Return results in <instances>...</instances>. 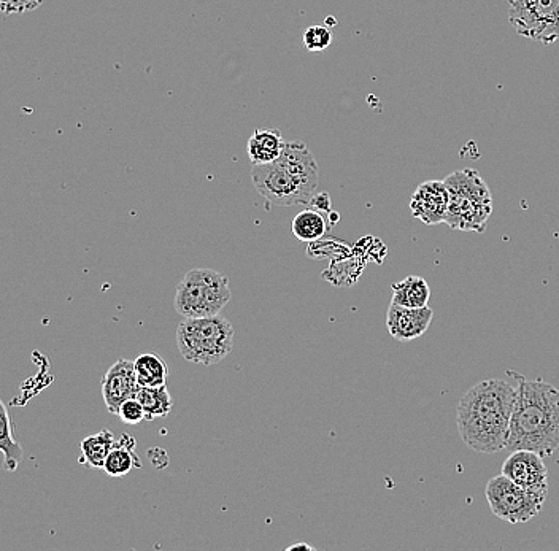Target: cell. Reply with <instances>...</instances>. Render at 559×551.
<instances>
[{
    "mask_svg": "<svg viewBox=\"0 0 559 551\" xmlns=\"http://www.w3.org/2000/svg\"><path fill=\"white\" fill-rule=\"evenodd\" d=\"M429 297H431V288L425 278L410 275L402 282L394 283L391 302L410 309H420L428 305Z\"/></svg>",
    "mask_w": 559,
    "mask_h": 551,
    "instance_id": "cell-17",
    "label": "cell"
},
{
    "mask_svg": "<svg viewBox=\"0 0 559 551\" xmlns=\"http://www.w3.org/2000/svg\"><path fill=\"white\" fill-rule=\"evenodd\" d=\"M118 440L115 439L112 432L108 429H102L101 432L93 434V436L85 437L81 440L80 450L81 456L78 461L88 469H102L105 459L110 455V451L115 447Z\"/></svg>",
    "mask_w": 559,
    "mask_h": 551,
    "instance_id": "cell-15",
    "label": "cell"
},
{
    "mask_svg": "<svg viewBox=\"0 0 559 551\" xmlns=\"http://www.w3.org/2000/svg\"><path fill=\"white\" fill-rule=\"evenodd\" d=\"M332 43V31L328 26L307 27L304 31V47L313 53L326 50Z\"/></svg>",
    "mask_w": 559,
    "mask_h": 551,
    "instance_id": "cell-21",
    "label": "cell"
},
{
    "mask_svg": "<svg viewBox=\"0 0 559 551\" xmlns=\"http://www.w3.org/2000/svg\"><path fill=\"white\" fill-rule=\"evenodd\" d=\"M140 467H142V463H140L139 456L135 453V440L129 434H123L121 439L116 442L113 450L110 451V455L105 459L102 471L108 477H124V475H128L134 469H140Z\"/></svg>",
    "mask_w": 559,
    "mask_h": 551,
    "instance_id": "cell-14",
    "label": "cell"
},
{
    "mask_svg": "<svg viewBox=\"0 0 559 551\" xmlns=\"http://www.w3.org/2000/svg\"><path fill=\"white\" fill-rule=\"evenodd\" d=\"M137 383L145 388L167 385L169 367L161 356L155 353H145L134 361Z\"/></svg>",
    "mask_w": 559,
    "mask_h": 551,
    "instance_id": "cell-18",
    "label": "cell"
},
{
    "mask_svg": "<svg viewBox=\"0 0 559 551\" xmlns=\"http://www.w3.org/2000/svg\"><path fill=\"white\" fill-rule=\"evenodd\" d=\"M448 202H450V196H448L444 180L442 182L429 180V182L421 183L410 197V213L413 218H417L426 226H436V224L445 223Z\"/></svg>",
    "mask_w": 559,
    "mask_h": 551,
    "instance_id": "cell-10",
    "label": "cell"
},
{
    "mask_svg": "<svg viewBox=\"0 0 559 551\" xmlns=\"http://www.w3.org/2000/svg\"><path fill=\"white\" fill-rule=\"evenodd\" d=\"M502 474L521 488L536 494L540 501L548 496V471L544 458L531 450H513L509 458L502 464Z\"/></svg>",
    "mask_w": 559,
    "mask_h": 551,
    "instance_id": "cell-9",
    "label": "cell"
},
{
    "mask_svg": "<svg viewBox=\"0 0 559 551\" xmlns=\"http://www.w3.org/2000/svg\"><path fill=\"white\" fill-rule=\"evenodd\" d=\"M310 205H312L313 209L320 210V212H331V199H329L328 193L313 196Z\"/></svg>",
    "mask_w": 559,
    "mask_h": 551,
    "instance_id": "cell-24",
    "label": "cell"
},
{
    "mask_svg": "<svg viewBox=\"0 0 559 551\" xmlns=\"http://www.w3.org/2000/svg\"><path fill=\"white\" fill-rule=\"evenodd\" d=\"M329 226L326 216L320 210L310 209L302 210L297 213L291 223V232L297 240L301 242L313 243L323 239L328 234Z\"/></svg>",
    "mask_w": 559,
    "mask_h": 551,
    "instance_id": "cell-16",
    "label": "cell"
},
{
    "mask_svg": "<svg viewBox=\"0 0 559 551\" xmlns=\"http://www.w3.org/2000/svg\"><path fill=\"white\" fill-rule=\"evenodd\" d=\"M43 0H0V8L4 15H21L34 12L42 7Z\"/></svg>",
    "mask_w": 559,
    "mask_h": 551,
    "instance_id": "cell-23",
    "label": "cell"
},
{
    "mask_svg": "<svg viewBox=\"0 0 559 551\" xmlns=\"http://www.w3.org/2000/svg\"><path fill=\"white\" fill-rule=\"evenodd\" d=\"M318 180L317 161L301 140L286 143L285 151L277 161L251 169V182L256 191L267 202L280 207L310 204Z\"/></svg>",
    "mask_w": 559,
    "mask_h": 551,
    "instance_id": "cell-3",
    "label": "cell"
},
{
    "mask_svg": "<svg viewBox=\"0 0 559 551\" xmlns=\"http://www.w3.org/2000/svg\"><path fill=\"white\" fill-rule=\"evenodd\" d=\"M177 347L189 363L213 366L234 347V326L221 315L185 318L177 328Z\"/></svg>",
    "mask_w": 559,
    "mask_h": 551,
    "instance_id": "cell-5",
    "label": "cell"
},
{
    "mask_svg": "<svg viewBox=\"0 0 559 551\" xmlns=\"http://www.w3.org/2000/svg\"><path fill=\"white\" fill-rule=\"evenodd\" d=\"M286 143L278 129H256L247 143L248 158L253 166L277 161L285 151Z\"/></svg>",
    "mask_w": 559,
    "mask_h": 551,
    "instance_id": "cell-13",
    "label": "cell"
},
{
    "mask_svg": "<svg viewBox=\"0 0 559 551\" xmlns=\"http://www.w3.org/2000/svg\"><path fill=\"white\" fill-rule=\"evenodd\" d=\"M509 23L521 37L552 45L559 40V0H510Z\"/></svg>",
    "mask_w": 559,
    "mask_h": 551,
    "instance_id": "cell-8",
    "label": "cell"
},
{
    "mask_svg": "<svg viewBox=\"0 0 559 551\" xmlns=\"http://www.w3.org/2000/svg\"><path fill=\"white\" fill-rule=\"evenodd\" d=\"M118 417L121 418L123 423L135 426V424H140L143 420H147V413H145V409H143L139 399L129 397V399H126L121 404L120 410H118Z\"/></svg>",
    "mask_w": 559,
    "mask_h": 551,
    "instance_id": "cell-22",
    "label": "cell"
},
{
    "mask_svg": "<svg viewBox=\"0 0 559 551\" xmlns=\"http://www.w3.org/2000/svg\"><path fill=\"white\" fill-rule=\"evenodd\" d=\"M432 318H434V310L429 305L420 309H410L391 302L386 312V326L394 340L410 342L426 334Z\"/></svg>",
    "mask_w": 559,
    "mask_h": 551,
    "instance_id": "cell-11",
    "label": "cell"
},
{
    "mask_svg": "<svg viewBox=\"0 0 559 551\" xmlns=\"http://www.w3.org/2000/svg\"><path fill=\"white\" fill-rule=\"evenodd\" d=\"M102 397L108 412L118 415L121 404L129 397H134L135 390L139 388L137 375H135L134 361L120 359L116 361L107 374L102 378Z\"/></svg>",
    "mask_w": 559,
    "mask_h": 551,
    "instance_id": "cell-12",
    "label": "cell"
},
{
    "mask_svg": "<svg viewBox=\"0 0 559 551\" xmlns=\"http://www.w3.org/2000/svg\"><path fill=\"white\" fill-rule=\"evenodd\" d=\"M299 548H302V550H313V547H310L309 544H296V545H291V547L286 548V550H288V551H294V550H299Z\"/></svg>",
    "mask_w": 559,
    "mask_h": 551,
    "instance_id": "cell-25",
    "label": "cell"
},
{
    "mask_svg": "<svg viewBox=\"0 0 559 551\" xmlns=\"http://www.w3.org/2000/svg\"><path fill=\"white\" fill-rule=\"evenodd\" d=\"M0 450L5 456V469L15 472L23 461V447L15 439V426L8 417V410L4 404H0Z\"/></svg>",
    "mask_w": 559,
    "mask_h": 551,
    "instance_id": "cell-19",
    "label": "cell"
},
{
    "mask_svg": "<svg viewBox=\"0 0 559 551\" xmlns=\"http://www.w3.org/2000/svg\"><path fill=\"white\" fill-rule=\"evenodd\" d=\"M517 380V401L510 424V450H531L542 458L559 448V390L542 378L528 380L509 372Z\"/></svg>",
    "mask_w": 559,
    "mask_h": 551,
    "instance_id": "cell-2",
    "label": "cell"
},
{
    "mask_svg": "<svg viewBox=\"0 0 559 551\" xmlns=\"http://www.w3.org/2000/svg\"><path fill=\"white\" fill-rule=\"evenodd\" d=\"M229 280L213 269H191L178 283L174 307L185 318L220 315L231 302Z\"/></svg>",
    "mask_w": 559,
    "mask_h": 551,
    "instance_id": "cell-6",
    "label": "cell"
},
{
    "mask_svg": "<svg viewBox=\"0 0 559 551\" xmlns=\"http://www.w3.org/2000/svg\"><path fill=\"white\" fill-rule=\"evenodd\" d=\"M517 383L483 380L467 391L456 409L459 437L469 450L494 455L509 445Z\"/></svg>",
    "mask_w": 559,
    "mask_h": 551,
    "instance_id": "cell-1",
    "label": "cell"
},
{
    "mask_svg": "<svg viewBox=\"0 0 559 551\" xmlns=\"http://www.w3.org/2000/svg\"><path fill=\"white\" fill-rule=\"evenodd\" d=\"M444 182L450 196L445 224L456 231L485 232L493 213V194L482 175L474 169L455 170Z\"/></svg>",
    "mask_w": 559,
    "mask_h": 551,
    "instance_id": "cell-4",
    "label": "cell"
},
{
    "mask_svg": "<svg viewBox=\"0 0 559 551\" xmlns=\"http://www.w3.org/2000/svg\"><path fill=\"white\" fill-rule=\"evenodd\" d=\"M485 496L494 517L510 525H525L539 515L545 504L504 474L486 483Z\"/></svg>",
    "mask_w": 559,
    "mask_h": 551,
    "instance_id": "cell-7",
    "label": "cell"
},
{
    "mask_svg": "<svg viewBox=\"0 0 559 551\" xmlns=\"http://www.w3.org/2000/svg\"><path fill=\"white\" fill-rule=\"evenodd\" d=\"M135 399H139L143 405L145 413H147V421L156 420V418H164L169 415L172 410V396H170L167 385L156 386V388H145L139 386L134 393Z\"/></svg>",
    "mask_w": 559,
    "mask_h": 551,
    "instance_id": "cell-20",
    "label": "cell"
}]
</instances>
